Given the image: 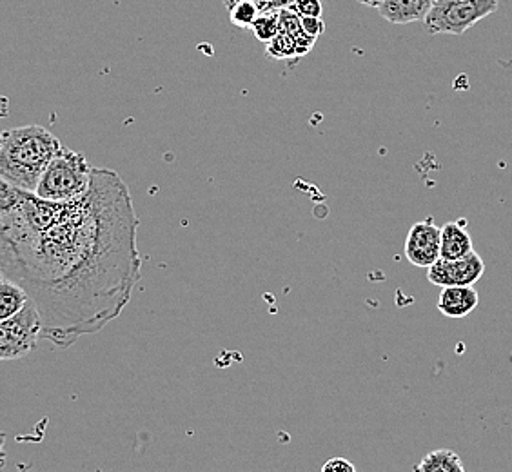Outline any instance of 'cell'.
Masks as SVG:
<instances>
[{
    "instance_id": "cell-1",
    "label": "cell",
    "mask_w": 512,
    "mask_h": 472,
    "mask_svg": "<svg viewBox=\"0 0 512 472\" xmlns=\"http://www.w3.org/2000/svg\"><path fill=\"white\" fill-rule=\"evenodd\" d=\"M138 220L119 173L51 202L0 180V271L39 307L42 336L66 349L119 318L140 280Z\"/></svg>"
},
{
    "instance_id": "cell-2",
    "label": "cell",
    "mask_w": 512,
    "mask_h": 472,
    "mask_svg": "<svg viewBox=\"0 0 512 472\" xmlns=\"http://www.w3.org/2000/svg\"><path fill=\"white\" fill-rule=\"evenodd\" d=\"M62 149L59 138L42 126L8 129L0 138V178L35 193L44 171Z\"/></svg>"
},
{
    "instance_id": "cell-3",
    "label": "cell",
    "mask_w": 512,
    "mask_h": 472,
    "mask_svg": "<svg viewBox=\"0 0 512 472\" xmlns=\"http://www.w3.org/2000/svg\"><path fill=\"white\" fill-rule=\"evenodd\" d=\"M95 168L79 151L62 149L40 178L37 195L51 202H73L84 197L93 182Z\"/></svg>"
},
{
    "instance_id": "cell-4",
    "label": "cell",
    "mask_w": 512,
    "mask_h": 472,
    "mask_svg": "<svg viewBox=\"0 0 512 472\" xmlns=\"http://www.w3.org/2000/svg\"><path fill=\"white\" fill-rule=\"evenodd\" d=\"M496 10L498 0H434L424 20L425 30L431 35L460 37Z\"/></svg>"
},
{
    "instance_id": "cell-5",
    "label": "cell",
    "mask_w": 512,
    "mask_h": 472,
    "mask_svg": "<svg viewBox=\"0 0 512 472\" xmlns=\"http://www.w3.org/2000/svg\"><path fill=\"white\" fill-rule=\"evenodd\" d=\"M42 336V318L39 307L28 300V304L20 309L17 315L0 320V360H20L30 356Z\"/></svg>"
},
{
    "instance_id": "cell-6",
    "label": "cell",
    "mask_w": 512,
    "mask_h": 472,
    "mask_svg": "<svg viewBox=\"0 0 512 472\" xmlns=\"http://www.w3.org/2000/svg\"><path fill=\"white\" fill-rule=\"evenodd\" d=\"M442 256V227L433 220L416 222L405 238V258L416 267L429 269Z\"/></svg>"
},
{
    "instance_id": "cell-7",
    "label": "cell",
    "mask_w": 512,
    "mask_h": 472,
    "mask_svg": "<svg viewBox=\"0 0 512 472\" xmlns=\"http://www.w3.org/2000/svg\"><path fill=\"white\" fill-rule=\"evenodd\" d=\"M485 273L482 256L473 251L471 255L458 260L440 258L436 264L427 269V278L433 286H474Z\"/></svg>"
},
{
    "instance_id": "cell-8",
    "label": "cell",
    "mask_w": 512,
    "mask_h": 472,
    "mask_svg": "<svg viewBox=\"0 0 512 472\" xmlns=\"http://www.w3.org/2000/svg\"><path fill=\"white\" fill-rule=\"evenodd\" d=\"M480 304V295L473 286L442 287L438 296V311L447 318H465Z\"/></svg>"
},
{
    "instance_id": "cell-9",
    "label": "cell",
    "mask_w": 512,
    "mask_h": 472,
    "mask_svg": "<svg viewBox=\"0 0 512 472\" xmlns=\"http://www.w3.org/2000/svg\"><path fill=\"white\" fill-rule=\"evenodd\" d=\"M433 4L434 0H384L378 11L387 22L411 24L424 22Z\"/></svg>"
},
{
    "instance_id": "cell-10",
    "label": "cell",
    "mask_w": 512,
    "mask_h": 472,
    "mask_svg": "<svg viewBox=\"0 0 512 472\" xmlns=\"http://www.w3.org/2000/svg\"><path fill=\"white\" fill-rule=\"evenodd\" d=\"M473 238L467 227V220L447 222L442 227V256L444 260H458L473 253Z\"/></svg>"
},
{
    "instance_id": "cell-11",
    "label": "cell",
    "mask_w": 512,
    "mask_h": 472,
    "mask_svg": "<svg viewBox=\"0 0 512 472\" xmlns=\"http://www.w3.org/2000/svg\"><path fill=\"white\" fill-rule=\"evenodd\" d=\"M28 300L30 295L24 287L8 276H0V320L17 315L20 309L28 304Z\"/></svg>"
},
{
    "instance_id": "cell-12",
    "label": "cell",
    "mask_w": 512,
    "mask_h": 472,
    "mask_svg": "<svg viewBox=\"0 0 512 472\" xmlns=\"http://www.w3.org/2000/svg\"><path fill=\"white\" fill-rule=\"evenodd\" d=\"M416 471L420 472H463V465L460 454L449 451V449H438L433 453L425 454L420 465H416Z\"/></svg>"
},
{
    "instance_id": "cell-13",
    "label": "cell",
    "mask_w": 512,
    "mask_h": 472,
    "mask_svg": "<svg viewBox=\"0 0 512 472\" xmlns=\"http://www.w3.org/2000/svg\"><path fill=\"white\" fill-rule=\"evenodd\" d=\"M260 13L262 10L255 0H240L235 6L229 8V19L233 22V26L242 28V30H247V28L251 30Z\"/></svg>"
},
{
    "instance_id": "cell-14",
    "label": "cell",
    "mask_w": 512,
    "mask_h": 472,
    "mask_svg": "<svg viewBox=\"0 0 512 472\" xmlns=\"http://www.w3.org/2000/svg\"><path fill=\"white\" fill-rule=\"evenodd\" d=\"M251 30L260 42H271L280 33V10L262 11Z\"/></svg>"
},
{
    "instance_id": "cell-15",
    "label": "cell",
    "mask_w": 512,
    "mask_h": 472,
    "mask_svg": "<svg viewBox=\"0 0 512 472\" xmlns=\"http://www.w3.org/2000/svg\"><path fill=\"white\" fill-rule=\"evenodd\" d=\"M267 55L278 60L300 57L296 40L289 33L282 30L276 35L275 39L267 42Z\"/></svg>"
},
{
    "instance_id": "cell-16",
    "label": "cell",
    "mask_w": 512,
    "mask_h": 472,
    "mask_svg": "<svg viewBox=\"0 0 512 472\" xmlns=\"http://www.w3.org/2000/svg\"><path fill=\"white\" fill-rule=\"evenodd\" d=\"M298 17H322V0H295L291 6Z\"/></svg>"
},
{
    "instance_id": "cell-17",
    "label": "cell",
    "mask_w": 512,
    "mask_h": 472,
    "mask_svg": "<svg viewBox=\"0 0 512 472\" xmlns=\"http://www.w3.org/2000/svg\"><path fill=\"white\" fill-rule=\"evenodd\" d=\"M302 26L306 30L307 35H311L313 39H318L325 31V22L322 17H300Z\"/></svg>"
},
{
    "instance_id": "cell-18",
    "label": "cell",
    "mask_w": 512,
    "mask_h": 472,
    "mask_svg": "<svg viewBox=\"0 0 512 472\" xmlns=\"http://www.w3.org/2000/svg\"><path fill=\"white\" fill-rule=\"evenodd\" d=\"M356 467L345 458H331L322 465V472H355Z\"/></svg>"
},
{
    "instance_id": "cell-19",
    "label": "cell",
    "mask_w": 512,
    "mask_h": 472,
    "mask_svg": "<svg viewBox=\"0 0 512 472\" xmlns=\"http://www.w3.org/2000/svg\"><path fill=\"white\" fill-rule=\"evenodd\" d=\"M293 2H295V0H266V11L289 8Z\"/></svg>"
},
{
    "instance_id": "cell-20",
    "label": "cell",
    "mask_w": 512,
    "mask_h": 472,
    "mask_svg": "<svg viewBox=\"0 0 512 472\" xmlns=\"http://www.w3.org/2000/svg\"><path fill=\"white\" fill-rule=\"evenodd\" d=\"M237 2H240V0H224V4H226L227 10L231 8V6H235ZM256 4L260 6V10L266 11V0H255Z\"/></svg>"
},
{
    "instance_id": "cell-21",
    "label": "cell",
    "mask_w": 512,
    "mask_h": 472,
    "mask_svg": "<svg viewBox=\"0 0 512 472\" xmlns=\"http://www.w3.org/2000/svg\"><path fill=\"white\" fill-rule=\"evenodd\" d=\"M358 2H360V4H364L367 8H376V10H378V8L382 6V2H384V0H358Z\"/></svg>"
}]
</instances>
